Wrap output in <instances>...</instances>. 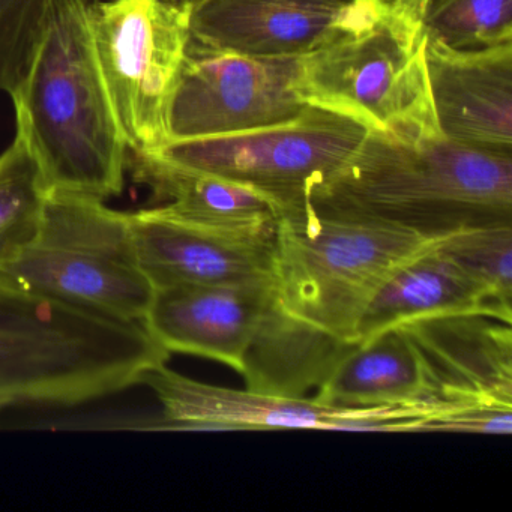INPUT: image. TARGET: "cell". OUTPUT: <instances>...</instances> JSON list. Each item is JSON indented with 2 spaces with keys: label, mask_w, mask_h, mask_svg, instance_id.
<instances>
[{
  "label": "cell",
  "mask_w": 512,
  "mask_h": 512,
  "mask_svg": "<svg viewBox=\"0 0 512 512\" xmlns=\"http://www.w3.org/2000/svg\"><path fill=\"white\" fill-rule=\"evenodd\" d=\"M445 238L310 202L280 217L274 302L248 350L245 388L286 397H305L319 388L358 344L359 319L379 287Z\"/></svg>",
  "instance_id": "1"
},
{
  "label": "cell",
  "mask_w": 512,
  "mask_h": 512,
  "mask_svg": "<svg viewBox=\"0 0 512 512\" xmlns=\"http://www.w3.org/2000/svg\"><path fill=\"white\" fill-rule=\"evenodd\" d=\"M308 202L431 238L512 224V155L452 142L440 130L367 131Z\"/></svg>",
  "instance_id": "2"
},
{
  "label": "cell",
  "mask_w": 512,
  "mask_h": 512,
  "mask_svg": "<svg viewBox=\"0 0 512 512\" xmlns=\"http://www.w3.org/2000/svg\"><path fill=\"white\" fill-rule=\"evenodd\" d=\"M11 100L50 193L103 202L121 196L130 149L101 73L89 0H49L28 73Z\"/></svg>",
  "instance_id": "3"
},
{
  "label": "cell",
  "mask_w": 512,
  "mask_h": 512,
  "mask_svg": "<svg viewBox=\"0 0 512 512\" xmlns=\"http://www.w3.org/2000/svg\"><path fill=\"white\" fill-rule=\"evenodd\" d=\"M169 356L143 323L44 298L0 272V410L100 400Z\"/></svg>",
  "instance_id": "4"
},
{
  "label": "cell",
  "mask_w": 512,
  "mask_h": 512,
  "mask_svg": "<svg viewBox=\"0 0 512 512\" xmlns=\"http://www.w3.org/2000/svg\"><path fill=\"white\" fill-rule=\"evenodd\" d=\"M0 272L37 295L119 322L142 323L155 298L128 212L52 191L40 229Z\"/></svg>",
  "instance_id": "5"
},
{
  "label": "cell",
  "mask_w": 512,
  "mask_h": 512,
  "mask_svg": "<svg viewBox=\"0 0 512 512\" xmlns=\"http://www.w3.org/2000/svg\"><path fill=\"white\" fill-rule=\"evenodd\" d=\"M191 0L89 2L104 82L133 152L169 142V112L191 43Z\"/></svg>",
  "instance_id": "6"
},
{
  "label": "cell",
  "mask_w": 512,
  "mask_h": 512,
  "mask_svg": "<svg viewBox=\"0 0 512 512\" xmlns=\"http://www.w3.org/2000/svg\"><path fill=\"white\" fill-rule=\"evenodd\" d=\"M424 47V34L379 14L367 28L301 58L299 94L367 131L439 130Z\"/></svg>",
  "instance_id": "7"
},
{
  "label": "cell",
  "mask_w": 512,
  "mask_h": 512,
  "mask_svg": "<svg viewBox=\"0 0 512 512\" xmlns=\"http://www.w3.org/2000/svg\"><path fill=\"white\" fill-rule=\"evenodd\" d=\"M367 128L347 116L308 106L284 124L229 136L169 142L161 157L262 191L283 215L304 208L311 188L340 169Z\"/></svg>",
  "instance_id": "8"
},
{
  "label": "cell",
  "mask_w": 512,
  "mask_h": 512,
  "mask_svg": "<svg viewBox=\"0 0 512 512\" xmlns=\"http://www.w3.org/2000/svg\"><path fill=\"white\" fill-rule=\"evenodd\" d=\"M164 364L149 368L142 383L163 406L169 430H325L353 433H422L439 409L430 404L340 407L316 398L286 397L251 389L209 385Z\"/></svg>",
  "instance_id": "9"
},
{
  "label": "cell",
  "mask_w": 512,
  "mask_h": 512,
  "mask_svg": "<svg viewBox=\"0 0 512 512\" xmlns=\"http://www.w3.org/2000/svg\"><path fill=\"white\" fill-rule=\"evenodd\" d=\"M301 58H254L188 47L169 112V142L229 136L284 124L308 104ZM167 142V143H169Z\"/></svg>",
  "instance_id": "10"
},
{
  "label": "cell",
  "mask_w": 512,
  "mask_h": 512,
  "mask_svg": "<svg viewBox=\"0 0 512 512\" xmlns=\"http://www.w3.org/2000/svg\"><path fill=\"white\" fill-rule=\"evenodd\" d=\"M191 2V46L254 58H304L379 17L368 0Z\"/></svg>",
  "instance_id": "11"
},
{
  "label": "cell",
  "mask_w": 512,
  "mask_h": 512,
  "mask_svg": "<svg viewBox=\"0 0 512 512\" xmlns=\"http://www.w3.org/2000/svg\"><path fill=\"white\" fill-rule=\"evenodd\" d=\"M425 377V397L442 409H512L511 323L451 314L404 325Z\"/></svg>",
  "instance_id": "12"
},
{
  "label": "cell",
  "mask_w": 512,
  "mask_h": 512,
  "mask_svg": "<svg viewBox=\"0 0 512 512\" xmlns=\"http://www.w3.org/2000/svg\"><path fill=\"white\" fill-rule=\"evenodd\" d=\"M274 302V278L157 289L143 326L169 353L214 359L244 373Z\"/></svg>",
  "instance_id": "13"
},
{
  "label": "cell",
  "mask_w": 512,
  "mask_h": 512,
  "mask_svg": "<svg viewBox=\"0 0 512 512\" xmlns=\"http://www.w3.org/2000/svg\"><path fill=\"white\" fill-rule=\"evenodd\" d=\"M424 56L440 133L470 148L512 155V43L457 52L425 38Z\"/></svg>",
  "instance_id": "14"
},
{
  "label": "cell",
  "mask_w": 512,
  "mask_h": 512,
  "mask_svg": "<svg viewBox=\"0 0 512 512\" xmlns=\"http://www.w3.org/2000/svg\"><path fill=\"white\" fill-rule=\"evenodd\" d=\"M137 259L155 289L274 278V236H235L191 226L160 208L130 212Z\"/></svg>",
  "instance_id": "15"
},
{
  "label": "cell",
  "mask_w": 512,
  "mask_h": 512,
  "mask_svg": "<svg viewBox=\"0 0 512 512\" xmlns=\"http://www.w3.org/2000/svg\"><path fill=\"white\" fill-rule=\"evenodd\" d=\"M127 172L176 220L226 235H275L280 206L250 185L175 163L157 152L128 151Z\"/></svg>",
  "instance_id": "16"
},
{
  "label": "cell",
  "mask_w": 512,
  "mask_h": 512,
  "mask_svg": "<svg viewBox=\"0 0 512 512\" xmlns=\"http://www.w3.org/2000/svg\"><path fill=\"white\" fill-rule=\"evenodd\" d=\"M440 244L401 265L374 293L356 328L358 343L388 329L451 314L512 322V308L500 304Z\"/></svg>",
  "instance_id": "17"
},
{
  "label": "cell",
  "mask_w": 512,
  "mask_h": 512,
  "mask_svg": "<svg viewBox=\"0 0 512 512\" xmlns=\"http://www.w3.org/2000/svg\"><path fill=\"white\" fill-rule=\"evenodd\" d=\"M316 391L314 398L331 406L385 407L415 403L436 406L425 397L421 359L403 326L355 344Z\"/></svg>",
  "instance_id": "18"
},
{
  "label": "cell",
  "mask_w": 512,
  "mask_h": 512,
  "mask_svg": "<svg viewBox=\"0 0 512 512\" xmlns=\"http://www.w3.org/2000/svg\"><path fill=\"white\" fill-rule=\"evenodd\" d=\"M49 194L28 134L17 124L13 143L0 154V266L37 235Z\"/></svg>",
  "instance_id": "19"
},
{
  "label": "cell",
  "mask_w": 512,
  "mask_h": 512,
  "mask_svg": "<svg viewBox=\"0 0 512 512\" xmlns=\"http://www.w3.org/2000/svg\"><path fill=\"white\" fill-rule=\"evenodd\" d=\"M422 34L457 52L512 43V0H431Z\"/></svg>",
  "instance_id": "20"
},
{
  "label": "cell",
  "mask_w": 512,
  "mask_h": 512,
  "mask_svg": "<svg viewBox=\"0 0 512 512\" xmlns=\"http://www.w3.org/2000/svg\"><path fill=\"white\" fill-rule=\"evenodd\" d=\"M440 248L457 260L491 295L512 308V224H487L457 230Z\"/></svg>",
  "instance_id": "21"
},
{
  "label": "cell",
  "mask_w": 512,
  "mask_h": 512,
  "mask_svg": "<svg viewBox=\"0 0 512 512\" xmlns=\"http://www.w3.org/2000/svg\"><path fill=\"white\" fill-rule=\"evenodd\" d=\"M49 0H0V92L16 95L31 65Z\"/></svg>",
  "instance_id": "22"
},
{
  "label": "cell",
  "mask_w": 512,
  "mask_h": 512,
  "mask_svg": "<svg viewBox=\"0 0 512 512\" xmlns=\"http://www.w3.org/2000/svg\"><path fill=\"white\" fill-rule=\"evenodd\" d=\"M422 433L496 434L512 433V409L473 406L431 416Z\"/></svg>",
  "instance_id": "23"
},
{
  "label": "cell",
  "mask_w": 512,
  "mask_h": 512,
  "mask_svg": "<svg viewBox=\"0 0 512 512\" xmlns=\"http://www.w3.org/2000/svg\"><path fill=\"white\" fill-rule=\"evenodd\" d=\"M377 13L394 20L404 28L422 34V20L431 0H368Z\"/></svg>",
  "instance_id": "24"
}]
</instances>
